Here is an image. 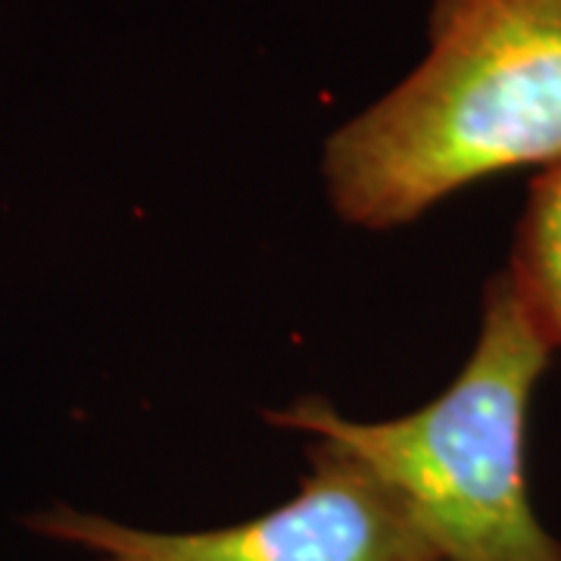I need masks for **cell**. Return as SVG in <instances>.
<instances>
[{
	"label": "cell",
	"mask_w": 561,
	"mask_h": 561,
	"mask_svg": "<svg viewBox=\"0 0 561 561\" xmlns=\"http://www.w3.org/2000/svg\"><path fill=\"white\" fill-rule=\"evenodd\" d=\"M28 527L98 561H443L412 512L359 459L312 440L297 496L225 527L150 530L54 505Z\"/></svg>",
	"instance_id": "obj_3"
},
{
	"label": "cell",
	"mask_w": 561,
	"mask_h": 561,
	"mask_svg": "<svg viewBox=\"0 0 561 561\" xmlns=\"http://www.w3.org/2000/svg\"><path fill=\"white\" fill-rule=\"evenodd\" d=\"M552 343L505 272L483 287L478 341L440 397L387 421H356L319 397L265 412L278 427L368 465L443 561H561L527 486V412Z\"/></svg>",
	"instance_id": "obj_2"
},
{
	"label": "cell",
	"mask_w": 561,
	"mask_h": 561,
	"mask_svg": "<svg viewBox=\"0 0 561 561\" xmlns=\"http://www.w3.org/2000/svg\"><path fill=\"white\" fill-rule=\"evenodd\" d=\"M561 162V0H431L427 54L324 144L334 213L393 231L512 169Z\"/></svg>",
	"instance_id": "obj_1"
},
{
	"label": "cell",
	"mask_w": 561,
	"mask_h": 561,
	"mask_svg": "<svg viewBox=\"0 0 561 561\" xmlns=\"http://www.w3.org/2000/svg\"><path fill=\"white\" fill-rule=\"evenodd\" d=\"M502 272L542 337L561 350V162L530 181L512 256Z\"/></svg>",
	"instance_id": "obj_4"
}]
</instances>
